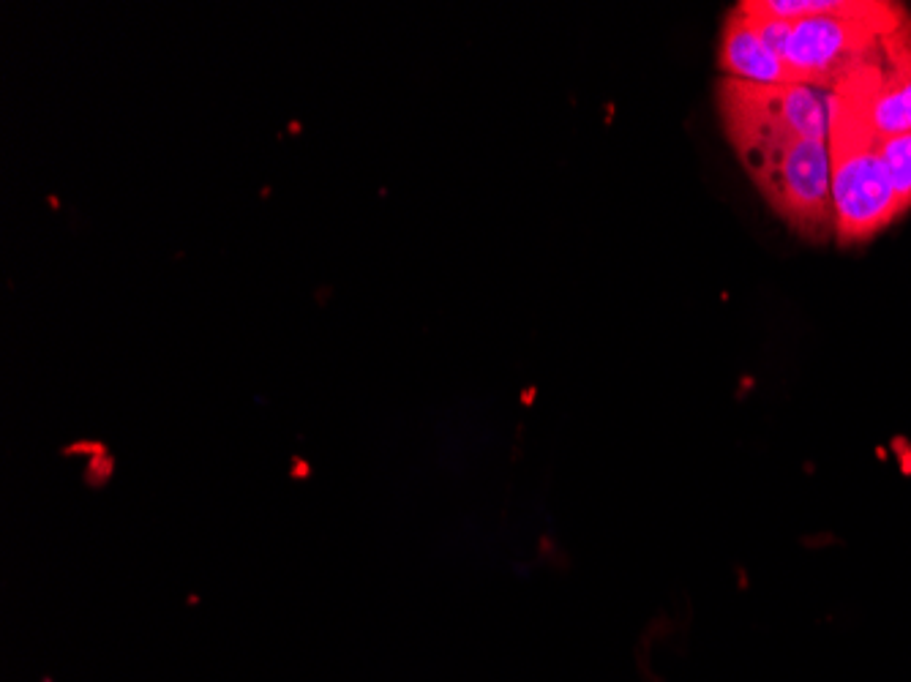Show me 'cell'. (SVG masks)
<instances>
[{"label": "cell", "instance_id": "obj_1", "mask_svg": "<svg viewBox=\"0 0 911 682\" xmlns=\"http://www.w3.org/2000/svg\"><path fill=\"white\" fill-rule=\"evenodd\" d=\"M723 123L742 167L794 230L808 238L835 230L827 142L802 140L745 112H723Z\"/></svg>", "mask_w": 911, "mask_h": 682}, {"label": "cell", "instance_id": "obj_2", "mask_svg": "<svg viewBox=\"0 0 911 682\" xmlns=\"http://www.w3.org/2000/svg\"><path fill=\"white\" fill-rule=\"evenodd\" d=\"M830 115L832 213L835 235L843 246L865 243L901 216L890 172L879 153V140L862 129L827 91Z\"/></svg>", "mask_w": 911, "mask_h": 682}, {"label": "cell", "instance_id": "obj_3", "mask_svg": "<svg viewBox=\"0 0 911 682\" xmlns=\"http://www.w3.org/2000/svg\"><path fill=\"white\" fill-rule=\"evenodd\" d=\"M901 20L898 6L854 0L851 9L841 14L791 22L783 55L789 82L819 85L830 91L854 66L871 58L890 36L903 31Z\"/></svg>", "mask_w": 911, "mask_h": 682}, {"label": "cell", "instance_id": "obj_4", "mask_svg": "<svg viewBox=\"0 0 911 682\" xmlns=\"http://www.w3.org/2000/svg\"><path fill=\"white\" fill-rule=\"evenodd\" d=\"M830 93L876 140L911 131V36L898 31L871 58L835 82Z\"/></svg>", "mask_w": 911, "mask_h": 682}, {"label": "cell", "instance_id": "obj_5", "mask_svg": "<svg viewBox=\"0 0 911 682\" xmlns=\"http://www.w3.org/2000/svg\"><path fill=\"white\" fill-rule=\"evenodd\" d=\"M718 69L723 77L751 85H783L789 82V71L775 52L764 44L756 20L745 6H734L723 25L721 47H718Z\"/></svg>", "mask_w": 911, "mask_h": 682}, {"label": "cell", "instance_id": "obj_6", "mask_svg": "<svg viewBox=\"0 0 911 682\" xmlns=\"http://www.w3.org/2000/svg\"><path fill=\"white\" fill-rule=\"evenodd\" d=\"M879 153L884 159V167L890 172L898 205L906 213L911 208V131L901 134V137L879 140Z\"/></svg>", "mask_w": 911, "mask_h": 682}, {"label": "cell", "instance_id": "obj_7", "mask_svg": "<svg viewBox=\"0 0 911 682\" xmlns=\"http://www.w3.org/2000/svg\"><path fill=\"white\" fill-rule=\"evenodd\" d=\"M895 451L901 453L903 472H906V475H911V445L906 440H901V437H898V440H895Z\"/></svg>", "mask_w": 911, "mask_h": 682}, {"label": "cell", "instance_id": "obj_8", "mask_svg": "<svg viewBox=\"0 0 911 682\" xmlns=\"http://www.w3.org/2000/svg\"><path fill=\"white\" fill-rule=\"evenodd\" d=\"M309 472V464L301 462V459H295V467H292V475H295V478H306Z\"/></svg>", "mask_w": 911, "mask_h": 682}]
</instances>
